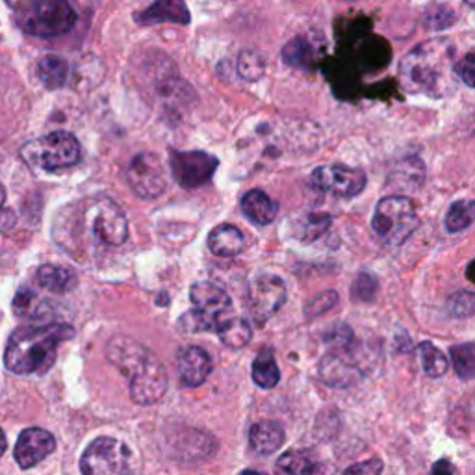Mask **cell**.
<instances>
[{
    "label": "cell",
    "instance_id": "42",
    "mask_svg": "<svg viewBox=\"0 0 475 475\" xmlns=\"http://www.w3.org/2000/svg\"><path fill=\"white\" fill-rule=\"evenodd\" d=\"M4 199H6V191H4V186L0 184V207L4 205Z\"/></svg>",
    "mask_w": 475,
    "mask_h": 475
},
{
    "label": "cell",
    "instance_id": "1",
    "mask_svg": "<svg viewBox=\"0 0 475 475\" xmlns=\"http://www.w3.org/2000/svg\"><path fill=\"white\" fill-rule=\"evenodd\" d=\"M108 360L131 379V397L138 405H153L167 390V371L148 349L131 336H115L106 347Z\"/></svg>",
    "mask_w": 475,
    "mask_h": 475
},
{
    "label": "cell",
    "instance_id": "10",
    "mask_svg": "<svg viewBox=\"0 0 475 475\" xmlns=\"http://www.w3.org/2000/svg\"><path fill=\"white\" fill-rule=\"evenodd\" d=\"M286 301V284L273 273H260L249 284L247 307L253 319L262 325L275 316Z\"/></svg>",
    "mask_w": 475,
    "mask_h": 475
},
{
    "label": "cell",
    "instance_id": "14",
    "mask_svg": "<svg viewBox=\"0 0 475 475\" xmlns=\"http://www.w3.org/2000/svg\"><path fill=\"white\" fill-rule=\"evenodd\" d=\"M56 449V438L39 428L24 429L15 444V461L21 468L29 470L45 461Z\"/></svg>",
    "mask_w": 475,
    "mask_h": 475
},
{
    "label": "cell",
    "instance_id": "19",
    "mask_svg": "<svg viewBox=\"0 0 475 475\" xmlns=\"http://www.w3.org/2000/svg\"><path fill=\"white\" fill-rule=\"evenodd\" d=\"M242 212L247 219H251L257 225H269L279 214V207L273 199L264 193L262 190H251L242 197Z\"/></svg>",
    "mask_w": 475,
    "mask_h": 475
},
{
    "label": "cell",
    "instance_id": "9",
    "mask_svg": "<svg viewBox=\"0 0 475 475\" xmlns=\"http://www.w3.org/2000/svg\"><path fill=\"white\" fill-rule=\"evenodd\" d=\"M366 173L345 164L319 165L310 174V186L321 193L349 199L366 188Z\"/></svg>",
    "mask_w": 475,
    "mask_h": 475
},
{
    "label": "cell",
    "instance_id": "23",
    "mask_svg": "<svg viewBox=\"0 0 475 475\" xmlns=\"http://www.w3.org/2000/svg\"><path fill=\"white\" fill-rule=\"evenodd\" d=\"M36 281L41 288L55 292V293H65L77 286V275L72 269L64 266H41L36 273Z\"/></svg>",
    "mask_w": 475,
    "mask_h": 475
},
{
    "label": "cell",
    "instance_id": "33",
    "mask_svg": "<svg viewBox=\"0 0 475 475\" xmlns=\"http://www.w3.org/2000/svg\"><path fill=\"white\" fill-rule=\"evenodd\" d=\"M377 290H379L377 279H375L369 273H360L352 286V297H353V301L369 303L373 301L375 295H377Z\"/></svg>",
    "mask_w": 475,
    "mask_h": 475
},
{
    "label": "cell",
    "instance_id": "29",
    "mask_svg": "<svg viewBox=\"0 0 475 475\" xmlns=\"http://www.w3.org/2000/svg\"><path fill=\"white\" fill-rule=\"evenodd\" d=\"M449 355H452V362H454V368H455L459 377L464 381L473 379V373H475V345H473V342L454 345Z\"/></svg>",
    "mask_w": 475,
    "mask_h": 475
},
{
    "label": "cell",
    "instance_id": "34",
    "mask_svg": "<svg viewBox=\"0 0 475 475\" xmlns=\"http://www.w3.org/2000/svg\"><path fill=\"white\" fill-rule=\"evenodd\" d=\"M179 325H181V329L184 333H207V331H214L216 329V321L212 318L201 314L199 310H195V309L188 310L181 318Z\"/></svg>",
    "mask_w": 475,
    "mask_h": 475
},
{
    "label": "cell",
    "instance_id": "31",
    "mask_svg": "<svg viewBox=\"0 0 475 475\" xmlns=\"http://www.w3.org/2000/svg\"><path fill=\"white\" fill-rule=\"evenodd\" d=\"M283 60L292 67H307V64L312 60V47L309 41L297 38L292 39L283 51Z\"/></svg>",
    "mask_w": 475,
    "mask_h": 475
},
{
    "label": "cell",
    "instance_id": "28",
    "mask_svg": "<svg viewBox=\"0 0 475 475\" xmlns=\"http://www.w3.org/2000/svg\"><path fill=\"white\" fill-rule=\"evenodd\" d=\"M418 353L421 357V366H423V371L429 375V377L433 379H438L442 377V375H445L447 371V357L440 352V349L431 344V342H421L418 345Z\"/></svg>",
    "mask_w": 475,
    "mask_h": 475
},
{
    "label": "cell",
    "instance_id": "32",
    "mask_svg": "<svg viewBox=\"0 0 475 475\" xmlns=\"http://www.w3.org/2000/svg\"><path fill=\"white\" fill-rule=\"evenodd\" d=\"M325 344L331 345V352H340V349H352L355 344V335L349 329V325L338 323L323 335Z\"/></svg>",
    "mask_w": 475,
    "mask_h": 475
},
{
    "label": "cell",
    "instance_id": "17",
    "mask_svg": "<svg viewBox=\"0 0 475 475\" xmlns=\"http://www.w3.org/2000/svg\"><path fill=\"white\" fill-rule=\"evenodd\" d=\"M275 475H333V470L309 452H288L275 462Z\"/></svg>",
    "mask_w": 475,
    "mask_h": 475
},
{
    "label": "cell",
    "instance_id": "39",
    "mask_svg": "<svg viewBox=\"0 0 475 475\" xmlns=\"http://www.w3.org/2000/svg\"><path fill=\"white\" fill-rule=\"evenodd\" d=\"M431 475H454V468L449 461H438L431 471Z\"/></svg>",
    "mask_w": 475,
    "mask_h": 475
},
{
    "label": "cell",
    "instance_id": "2",
    "mask_svg": "<svg viewBox=\"0 0 475 475\" xmlns=\"http://www.w3.org/2000/svg\"><path fill=\"white\" fill-rule=\"evenodd\" d=\"M72 336V327L65 323L19 327L8 338L4 364L17 375L45 373L55 364L58 347Z\"/></svg>",
    "mask_w": 475,
    "mask_h": 475
},
{
    "label": "cell",
    "instance_id": "41",
    "mask_svg": "<svg viewBox=\"0 0 475 475\" xmlns=\"http://www.w3.org/2000/svg\"><path fill=\"white\" fill-rule=\"evenodd\" d=\"M240 475H267V473H264V471H259V470H251V468H249V470H243Z\"/></svg>",
    "mask_w": 475,
    "mask_h": 475
},
{
    "label": "cell",
    "instance_id": "16",
    "mask_svg": "<svg viewBox=\"0 0 475 475\" xmlns=\"http://www.w3.org/2000/svg\"><path fill=\"white\" fill-rule=\"evenodd\" d=\"M190 301L195 310L212 318L216 323L231 310V297L227 292L212 283H195L190 288Z\"/></svg>",
    "mask_w": 475,
    "mask_h": 475
},
{
    "label": "cell",
    "instance_id": "22",
    "mask_svg": "<svg viewBox=\"0 0 475 475\" xmlns=\"http://www.w3.org/2000/svg\"><path fill=\"white\" fill-rule=\"evenodd\" d=\"M214 331L217 333L219 340L231 349L245 347L253 336V329H251V325H249V321L238 316H231V314L221 316L216 323Z\"/></svg>",
    "mask_w": 475,
    "mask_h": 475
},
{
    "label": "cell",
    "instance_id": "27",
    "mask_svg": "<svg viewBox=\"0 0 475 475\" xmlns=\"http://www.w3.org/2000/svg\"><path fill=\"white\" fill-rule=\"evenodd\" d=\"M473 223V203L470 199H461V201H455L452 207L447 208L444 225L445 231L457 234L466 231L470 225Z\"/></svg>",
    "mask_w": 475,
    "mask_h": 475
},
{
    "label": "cell",
    "instance_id": "8",
    "mask_svg": "<svg viewBox=\"0 0 475 475\" xmlns=\"http://www.w3.org/2000/svg\"><path fill=\"white\" fill-rule=\"evenodd\" d=\"M81 470L84 475H131L132 452L117 438L98 437L82 454Z\"/></svg>",
    "mask_w": 475,
    "mask_h": 475
},
{
    "label": "cell",
    "instance_id": "3",
    "mask_svg": "<svg viewBox=\"0 0 475 475\" xmlns=\"http://www.w3.org/2000/svg\"><path fill=\"white\" fill-rule=\"evenodd\" d=\"M449 58H452V45L447 39H435L414 48L399 65L405 88L416 93L437 95V89L447 84Z\"/></svg>",
    "mask_w": 475,
    "mask_h": 475
},
{
    "label": "cell",
    "instance_id": "40",
    "mask_svg": "<svg viewBox=\"0 0 475 475\" xmlns=\"http://www.w3.org/2000/svg\"><path fill=\"white\" fill-rule=\"evenodd\" d=\"M6 447H8V440H6V435L4 431L0 429V457H3L6 454Z\"/></svg>",
    "mask_w": 475,
    "mask_h": 475
},
{
    "label": "cell",
    "instance_id": "18",
    "mask_svg": "<svg viewBox=\"0 0 475 475\" xmlns=\"http://www.w3.org/2000/svg\"><path fill=\"white\" fill-rule=\"evenodd\" d=\"M249 444L259 455H271L279 452L284 444V429L277 421H259L249 431Z\"/></svg>",
    "mask_w": 475,
    "mask_h": 475
},
{
    "label": "cell",
    "instance_id": "4",
    "mask_svg": "<svg viewBox=\"0 0 475 475\" xmlns=\"http://www.w3.org/2000/svg\"><path fill=\"white\" fill-rule=\"evenodd\" d=\"M13 10L17 27L38 38L67 34L77 22V12L64 0H32V3L13 4Z\"/></svg>",
    "mask_w": 475,
    "mask_h": 475
},
{
    "label": "cell",
    "instance_id": "20",
    "mask_svg": "<svg viewBox=\"0 0 475 475\" xmlns=\"http://www.w3.org/2000/svg\"><path fill=\"white\" fill-rule=\"evenodd\" d=\"M208 249L217 257H236L245 249V236L234 225H217L208 234Z\"/></svg>",
    "mask_w": 475,
    "mask_h": 475
},
{
    "label": "cell",
    "instance_id": "12",
    "mask_svg": "<svg viewBox=\"0 0 475 475\" xmlns=\"http://www.w3.org/2000/svg\"><path fill=\"white\" fill-rule=\"evenodd\" d=\"M127 182L141 199L160 197L167 186L162 160L153 153L136 155L127 167Z\"/></svg>",
    "mask_w": 475,
    "mask_h": 475
},
{
    "label": "cell",
    "instance_id": "11",
    "mask_svg": "<svg viewBox=\"0 0 475 475\" xmlns=\"http://www.w3.org/2000/svg\"><path fill=\"white\" fill-rule=\"evenodd\" d=\"M217 158L205 151H171L169 167L173 179L182 188L193 190L205 186L217 169Z\"/></svg>",
    "mask_w": 475,
    "mask_h": 475
},
{
    "label": "cell",
    "instance_id": "35",
    "mask_svg": "<svg viewBox=\"0 0 475 475\" xmlns=\"http://www.w3.org/2000/svg\"><path fill=\"white\" fill-rule=\"evenodd\" d=\"M447 307H449V310H452V314L457 318H470L475 310V297L470 290H462L455 295H452Z\"/></svg>",
    "mask_w": 475,
    "mask_h": 475
},
{
    "label": "cell",
    "instance_id": "24",
    "mask_svg": "<svg viewBox=\"0 0 475 475\" xmlns=\"http://www.w3.org/2000/svg\"><path fill=\"white\" fill-rule=\"evenodd\" d=\"M38 77L48 89H60L69 77V65L64 58L48 55L38 64Z\"/></svg>",
    "mask_w": 475,
    "mask_h": 475
},
{
    "label": "cell",
    "instance_id": "6",
    "mask_svg": "<svg viewBox=\"0 0 475 475\" xmlns=\"http://www.w3.org/2000/svg\"><path fill=\"white\" fill-rule=\"evenodd\" d=\"M420 217L412 199L405 195H388L377 203L371 219V229L390 245L405 243L418 229Z\"/></svg>",
    "mask_w": 475,
    "mask_h": 475
},
{
    "label": "cell",
    "instance_id": "7",
    "mask_svg": "<svg viewBox=\"0 0 475 475\" xmlns=\"http://www.w3.org/2000/svg\"><path fill=\"white\" fill-rule=\"evenodd\" d=\"M91 238L105 247H119L129 238V221L123 210L106 197L93 199L82 212Z\"/></svg>",
    "mask_w": 475,
    "mask_h": 475
},
{
    "label": "cell",
    "instance_id": "15",
    "mask_svg": "<svg viewBox=\"0 0 475 475\" xmlns=\"http://www.w3.org/2000/svg\"><path fill=\"white\" fill-rule=\"evenodd\" d=\"M177 369H179V379L184 386L188 388L201 386L212 371V359L203 347L188 345L179 352Z\"/></svg>",
    "mask_w": 475,
    "mask_h": 475
},
{
    "label": "cell",
    "instance_id": "30",
    "mask_svg": "<svg viewBox=\"0 0 475 475\" xmlns=\"http://www.w3.org/2000/svg\"><path fill=\"white\" fill-rule=\"evenodd\" d=\"M238 74L247 81V82H255L259 81L264 71H266V62H264V56L257 51H243L240 56H238Z\"/></svg>",
    "mask_w": 475,
    "mask_h": 475
},
{
    "label": "cell",
    "instance_id": "21",
    "mask_svg": "<svg viewBox=\"0 0 475 475\" xmlns=\"http://www.w3.org/2000/svg\"><path fill=\"white\" fill-rule=\"evenodd\" d=\"M140 24H158V22H179L188 24L190 22V12L184 3L179 0H160L138 13Z\"/></svg>",
    "mask_w": 475,
    "mask_h": 475
},
{
    "label": "cell",
    "instance_id": "37",
    "mask_svg": "<svg viewBox=\"0 0 475 475\" xmlns=\"http://www.w3.org/2000/svg\"><path fill=\"white\" fill-rule=\"evenodd\" d=\"M383 461L381 459H368L357 464L349 466L342 475H383Z\"/></svg>",
    "mask_w": 475,
    "mask_h": 475
},
{
    "label": "cell",
    "instance_id": "38",
    "mask_svg": "<svg viewBox=\"0 0 475 475\" xmlns=\"http://www.w3.org/2000/svg\"><path fill=\"white\" fill-rule=\"evenodd\" d=\"M473 55L468 53L464 56V60H461L455 67H454V72L457 74V77L468 86V88H473L475 86V69H473Z\"/></svg>",
    "mask_w": 475,
    "mask_h": 475
},
{
    "label": "cell",
    "instance_id": "5",
    "mask_svg": "<svg viewBox=\"0 0 475 475\" xmlns=\"http://www.w3.org/2000/svg\"><path fill=\"white\" fill-rule=\"evenodd\" d=\"M21 157L34 169L60 171L81 162L82 147L72 134L56 131L24 143Z\"/></svg>",
    "mask_w": 475,
    "mask_h": 475
},
{
    "label": "cell",
    "instance_id": "36",
    "mask_svg": "<svg viewBox=\"0 0 475 475\" xmlns=\"http://www.w3.org/2000/svg\"><path fill=\"white\" fill-rule=\"evenodd\" d=\"M338 303V293L336 292H323L319 295H316L312 301L307 303L305 312L309 318H318L321 314H325L327 310H331L335 305Z\"/></svg>",
    "mask_w": 475,
    "mask_h": 475
},
{
    "label": "cell",
    "instance_id": "13",
    "mask_svg": "<svg viewBox=\"0 0 475 475\" xmlns=\"http://www.w3.org/2000/svg\"><path fill=\"white\" fill-rule=\"evenodd\" d=\"M353 349V347H352ZM352 349L329 352L319 362V377L333 388H349L360 381L362 369L352 360Z\"/></svg>",
    "mask_w": 475,
    "mask_h": 475
},
{
    "label": "cell",
    "instance_id": "25",
    "mask_svg": "<svg viewBox=\"0 0 475 475\" xmlns=\"http://www.w3.org/2000/svg\"><path fill=\"white\" fill-rule=\"evenodd\" d=\"M13 312L17 318H27V319H45L48 316V307L43 299L32 292L22 288L15 293L13 297Z\"/></svg>",
    "mask_w": 475,
    "mask_h": 475
},
{
    "label": "cell",
    "instance_id": "26",
    "mask_svg": "<svg viewBox=\"0 0 475 475\" xmlns=\"http://www.w3.org/2000/svg\"><path fill=\"white\" fill-rule=\"evenodd\" d=\"M251 377L260 388H275L281 381V371L277 362H275L271 352H260L251 366Z\"/></svg>",
    "mask_w": 475,
    "mask_h": 475
}]
</instances>
